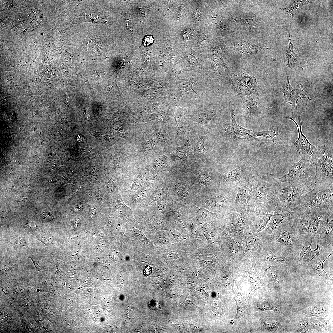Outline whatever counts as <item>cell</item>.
<instances>
[{"label": "cell", "mask_w": 333, "mask_h": 333, "mask_svg": "<svg viewBox=\"0 0 333 333\" xmlns=\"http://www.w3.org/2000/svg\"><path fill=\"white\" fill-rule=\"evenodd\" d=\"M174 84L176 88L175 95L176 102L179 100L185 92L190 91L191 90H192L197 95H198L196 92L192 88L193 84L190 82L183 81V82H177Z\"/></svg>", "instance_id": "44dd1931"}, {"label": "cell", "mask_w": 333, "mask_h": 333, "mask_svg": "<svg viewBox=\"0 0 333 333\" xmlns=\"http://www.w3.org/2000/svg\"><path fill=\"white\" fill-rule=\"evenodd\" d=\"M247 169L244 166H237L230 171L227 174L228 181L232 185L236 186L240 179L247 172Z\"/></svg>", "instance_id": "ffe728a7"}, {"label": "cell", "mask_w": 333, "mask_h": 333, "mask_svg": "<svg viewBox=\"0 0 333 333\" xmlns=\"http://www.w3.org/2000/svg\"><path fill=\"white\" fill-rule=\"evenodd\" d=\"M253 176L246 174L236 185L237 193L233 207H237L252 201V190Z\"/></svg>", "instance_id": "30bf717a"}, {"label": "cell", "mask_w": 333, "mask_h": 333, "mask_svg": "<svg viewBox=\"0 0 333 333\" xmlns=\"http://www.w3.org/2000/svg\"><path fill=\"white\" fill-rule=\"evenodd\" d=\"M195 136V134H193L189 136L184 145L178 148V150L180 154H183L186 153L191 149L193 140Z\"/></svg>", "instance_id": "83f0119b"}, {"label": "cell", "mask_w": 333, "mask_h": 333, "mask_svg": "<svg viewBox=\"0 0 333 333\" xmlns=\"http://www.w3.org/2000/svg\"><path fill=\"white\" fill-rule=\"evenodd\" d=\"M292 224L281 227L274 232L268 235L267 239L269 241L280 243L288 248L294 255L298 256L302 244L298 238L293 235L292 231Z\"/></svg>", "instance_id": "52a82bcc"}, {"label": "cell", "mask_w": 333, "mask_h": 333, "mask_svg": "<svg viewBox=\"0 0 333 333\" xmlns=\"http://www.w3.org/2000/svg\"><path fill=\"white\" fill-rule=\"evenodd\" d=\"M235 113L232 109L230 111V120L226 126V130L231 137L236 139L251 138L252 130L245 128L238 125L235 120Z\"/></svg>", "instance_id": "4fadbf2b"}, {"label": "cell", "mask_w": 333, "mask_h": 333, "mask_svg": "<svg viewBox=\"0 0 333 333\" xmlns=\"http://www.w3.org/2000/svg\"><path fill=\"white\" fill-rule=\"evenodd\" d=\"M40 218L43 221H49L52 219L51 214L47 212H43L40 215Z\"/></svg>", "instance_id": "7bdbcfd3"}, {"label": "cell", "mask_w": 333, "mask_h": 333, "mask_svg": "<svg viewBox=\"0 0 333 333\" xmlns=\"http://www.w3.org/2000/svg\"><path fill=\"white\" fill-rule=\"evenodd\" d=\"M265 260L273 264L289 265L297 261L298 256L293 254L286 246L281 244L278 250H269L265 254Z\"/></svg>", "instance_id": "8fae6325"}, {"label": "cell", "mask_w": 333, "mask_h": 333, "mask_svg": "<svg viewBox=\"0 0 333 333\" xmlns=\"http://www.w3.org/2000/svg\"><path fill=\"white\" fill-rule=\"evenodd\" d=\"M325 321L322 320H315L313 321V325L315 327H320L324 325Z\"/></svg>", "instance_id": "681fc988"}, {"label": "cell", "mask_w": 333, "mask_h": 333, "mask_svg": "<svg viewBox=\"0 0 333 333\" xmlns=\"http://www.w3.org/2000/svg\"><path fill=\"white\" fill-rule=\"evenodd\" d=\"M236 301L237 304V312L238 315H241L243 312V310L245 307V301L243 298L238 297Z\"/></svg>", "instance_id": "e575fe53"}, {"label": "cell", "mask_w": 333, "mask_h": 333, "mask_svg": "<svg viewBox=\"0 0 333 333\" xmlns=\"http://www.w3.org/2000/svg\"><path fill=\"white\" fill-rule=\"evenodd\" d=\"M84 115L85 118L88 120H90V116L88 111L86 108L84 109Z\"/></svg>", "instance_id": "680465c9"}, {"label": "cell", "mask_w": 333, "mask_h": 333, "mask_svg": "<svg viewBox=\"0 0 333 333\" xmlns=\"http://www.w3.org/2000/svg\"><path fill=\"white\" fill-rule=\"evenodd\" d=\"M146 191L145 187H142L138 192L137 194V198L139 199H142L146 196Z\"/></svg>", "instance_id": "bcb514c9"}, {"label": "cell", "mask_w": 333, "mask_h": 333, "mask_svg": "<svg viewBox=\"0 0 333 333\" xmlns=\"http://www.w3.org/2000/svg\"><path fill=\"white\" fill-rule=\"evenodd\" d=\"M203 233L207 240L209 242L212 241L214 236L213 233L204 225H202Z\"/></svg>", "instance_id": "836d02e7"}, {"label": "cell", "mask_w": 333, "mask_h": 333, "mask_svg": "<svg viewBox=\"0 0 333 333\" xmlns=\"http://www.w3.org/2000/svg\"><path fill=\"white\" fill-rule=\"evenodd\" d=\"M152 272L151 268L149 266H146L144 269V273L146 275H149Z\"/></svg>", "instance_id": "f5cc1de1"}, {"label": "cell", "mask_w": 333, "mask_h": 333, "mask_svg": "<svg viewBox=\"0 0 333 333\" xmlns=\"http://www.w3.org/2000/svg\"><path fill=\"white\" fill-rule=\"evenodd\" d=\"M210 17L212 21L214 23H216L219 18V16L213 12H212L210 13Z\"/></svg>", "instance_id": "f907efd6"}, {"label": "cell", "mask_w": 333, "mask_h": 333, "mask_svg": "<svg viewBox=\"0 0 333 333\" xmlns=\"http://www.w3.org/2000/svg\"><path fill=\"white\" fill-rule=\"evenodd\" d=\"M325 311L324 307L322 306L315 307L313 309L310 315L311 316H319L324 314Z\"/></svg>", "instance_id": "1f68e13d"}, {"label": "cell", "mask_w": 333, "mask_h": 333, "mask_svg": "<svg viewBox=\"0 0 333 333\" xmlns=\"http://www.w3.org/2000/svg\"><path fill=\"white\" fill-rule=\"evenodd\" d=\"M220 112V110H210L203 113L191 116L190 118L193 121L203 126L208 131V126L209 122L213 117Z\"/></svg>", "instance_id": "ac0fdd59"}, {"label": "cell", "mask_w": 333, "mask_h": 333, "mask_svg": "<svg viewBox=\"0 0 333 333\" xmlns=\"http://www.w3.org/2000/svg\"><path fill=\"white\" fill-rule=\"evenodd\" d=\"M241 97L243 104L245 114L248 116L254 114L257 110V104L252 97L247 94H239Z\"/></svg>", "instance_id": "d6986e66"}, {"label": "cell", "mask_w": 333, "mask_h": 333, "mask_svg": "<svg viewBox=\"0 0 333 333\" xmlns=\"http://www.w3.org/2000/svg\"><path fill=\"white\" fill-rule=\"evenodd\" d=\"M41 237V238H40V240H41V241L43 240V242H45L46 243H47V244H48L52 242L50 238H49L48 237H47L46 236H43Z\"/></svg>", "instance_id": "db71d44e"}, {"label": "cell", "mask_w": 333, "mask_h": 333, "mask_svg": "<svg viewBox=\"0 0 333 333\" xmlns=\"http://www.w3.org/2000/svg\"><path fill=\"white\" fill-rule=\"evenodd\" d=\"M232 84L239 94H247L258 98L260 87L254 76L242 73L240 76H231Z\"/></svg>", "instance_id": "9c48e42d"}, {"label": "cell", "mask_w": 333, "mask_h": 333, "mask_svg": "<svg viewBox=\"0 0 333 333\" xmlns=\"http://www.w3.org/2000/svg\"><path fill=\"white\" fill-rule=\"evenodd\" d=\"M117 205L118 208L127 216H132V211L131 209L125 204L121 199L118 200Z\"/></svg>", "instance_id": "f1b7e54d"}, {"label": "cell", "mask_w": 333, "mask_h": 333, "mask_svg": "<svg viewBox=\"0 0 333 333\" xmlns=\"http://www.w3.org/2000/svg\"><path fill=\"white\" fill-rule=\"evenodd\" d=\"M227 68L224 62L222 59L214 58L212 60L211 69L215 73L221 75L223 71Z\"/></svg>", "instance_id": "cb8c5ba5"}, {"label": "cell", "mask_w": 333, "mask_h": 333, "mask_svg": "<svg viewBox=\"0 0 333 333\" xmlns=\"http://www.w3.org/2000/svg\"><path fill=\"white\" fill-rule=\"evenodd\" d=\"M107 187L108 191L110 192L113 191V187L112 183L111 182L108 183L107 185Z\"/></svg>", "instance_id": "6f0895ef"}, {"label": "cell", "mask_w": 333, "mask_h": 333, "mask_svg": "<svg viewBox=\"0 0 333 333\" xmlns=\"http://www.w3.org/2000/svg\"><path fill=\"white\" fill-rule=\"evenodd\" d=\"M171 234L173 236L175 240L176 241L182 240L183 238V236L182 234L176 231H171Z\"/></svg>", "instance_id": "ee69618b"}, {"label": "cell", "mask_w": 333, "mask_h": 333, "mask_svg": "<svg viewBox=\"0 0 333 333\" xmlns=\"http://www.w3.org/2000/svg\"><path fill=\"white\" fill-rule=\"evenodd\" d=\"M142 183V180L138 177L135 178L133 181L131 187L133 190L136 191L140 187Z\"/></svg>", "instance_id": "b9f144b4"}, {"label": "cell", "mask_w": 333, "mask_h": 333, "mask_svg": "<svg viewBox=\"0 0 333 333\" xmlns=\"http://www.w3.org/2000/svg\"><path fill=\"white\" fill-rule=\"evenodd\" d=\"M298 207L333 209V184H314L313 188L302 197Z\"/></svg>", "instance_id": "277c9868"}, {"label": "cell", "mask_w": 333, "mask_h": 333, "mask_svg": "<svg viewBox=\"0 0 333 333\" xmlns=\"http://www.w3.org/2000/svg\"><path fill=\"white\" fill-rule=\"evenodd\" d=\"M163 257L165 259L168 260H175L179 257L180 256L177 253L170 251L166 253L163 255Z\"/></svg>", "instance_id": "8d00e7d4"}, {"label": "cell", "mask_w": 333, "mask_h": 333, "mask_svg": "<svg viewBox=\"0 0 333 333\" xmlns=\"http://www.w3.org/2000/svg\"><path fill=\"white\" fill-rule=\"evenodd\" d=\"M177 110L176 114L174 118L178 127L176 134L178 135L183 138L186 131L188 129V123L184 113L183 108L178 105H176Z\"/></svg>", "instance_id": "e0dca14e"}, {"label": "cell", "mask_w": 333, "mask_h": 333, "mask_svg": "<svg viewBox=\"0 0 333 333\" xmlns=\"http://www.w3.org/2000/svg\"><path fill=\"white\" fill-rule=\"evenodd\" d=\"M187 62L192 66H195L199 64L198 59L195 55H189L186 58Z\"/></svg>", "instance_id": "d590c367"}, {"label": "cell", "mask_w": 333, "mask_h": 333, "mask_svg": "<svg viewBox=\"0 0 333 333\" xmlns=\"http://www.w3.org/2000/svg\"><path fill=\"white\" fill-rule=\"evenodd\" d=\"M197 212L200 215L203 216L207 217H209L212 216L213 213L209 211L208 210L203 208L196 207Z\"/></svg>", "instance_id": "f35d334b"}, {"label": "cell", "mask_w": 333, "mask_h": 333, "mask_svg": "<svg viewBox=\"0 0 333 333\" xmlns=\"http://www.w3.org/2000/svg\"><path fill=\"white\" fill-rule=\"evenodd\" d=\"M260 309L262 310H272L277 311H279L278 308L276 306L268 302L261 303L259 304Z\"/></svg>", "instance_id": "d6a6232c"}, {"label": "cell", "mask_w": 333, "mask_h": 333, "mask_svg": "<svg viewBox=\"0 0 333 333\" xmlns=\"http://www.w3.org/2000/svg\"><path fill=\"white\" fill-rule=\"evenodd\" d=\"M162 195V191L160 189H158L155 191L153 194L151 199L154 201H158L161 199Z\"/></svg>", "instance_id": "ab89813d"}, {"label": "cell", "mask_w": 333, "mask_h": 333, "mask_svg": "<svg viewBox=\"0 0 333 333\" xmlns=\"http://www.w3.org/2000/svg\"><path fill=\"white\" fill-rule=\"evenodd\" d=\"M249 285L253 289H256L261 287V284L259 280L255 276H251L249 279Z\"/></svg>", "instance_id": "4dcf8cb0"}, {"label": "cell", "mask_w": 333, "mask_h": 333, "mask_svg": "<svg viewBox=\"0 0 333 333\" xmlns=\"http://www.w3.org/2000/svg\"><path fill=\"white\" fill-rule=\"evenodd\" d=\"M328 209L298 207L294 210V219L292 226V231L296 237L305 235L313 241L319 239L318 232L320 220L327 212Z\"/></svg>", "instance_id": "6da1fadb"}, {"label": "cell", "mask_w": 333, "mask_h": 333, "mask_svg": "<svg viewBox=\"0 0 333 333\" xmlns=\"http://www.w3.org/2000/svg\"><path fill=\"white\" fill-rule=\"evenodd\" d=\"M253 132V134L252 135H251V138L260 137L272 139L276 138L277 135L276 131L273 129H270L261 131Z\"/></svg>", "instance_id": "484cf974"}, {"label": "cell", "mask_w": 333, "mask_h": 333, "mask_svg": "<svg viewBox=\"0 0 333 333\" xmlns=\"http://www.w3.org/2000/svg\"><path fill=\"white\" fill-rule=\"evenodd\" d=\"M311 162L316 168L313 178L314 184L329 185L333 184V158L332 148L325 144L315 146L311 156Z\"/></svg>", "instance_id": "3957f363"}, {"label": "cell", "mask_w": 333, "mask_h": 333, "mask_svg": "<svg viewBox=\"0 0 333 333\" xmlns=\"http://www.w3.org/2000/svg\"><path fill=\"white\" fill-rule=\"evenodd\" d=\"M234 49L241 57H248L250 55L257 54L263 50L267 49L258 47L251 43L242 41L234 47Z\"/></svg>", "instance_id": "2e32d148"}, {"label": "cell", "mask_w": 333, "mask_h": 333, "mask_svg": "<svg viewBox=\"0 0 333 333\" xmlns=\"http://www.w3.org/2000/svg\"><path fill=\"white\" fill-rule=\"evenodd\" d=\"M213 306L214 309L215 311H218L220 308V304L218 302L215 301L214 302Z\"/></svg>", "instance_id": "11a10c76"}, {"label": "cell", "mask_w": 333, "mask_h": 333, "mask_svg": "<svg viewBox=\"0 0 333 333\" xmlns=\"http://www.w3.org/2000/svg\"><path fill=\"white\" fill-rule=\"evenodd\" d=\"M285 118L289 119L292 120L295 123L298 130V139L294 144V146L296 148L297 150L300 153H303L306 152L308 156H311L314 153L315 146L311 144L307 138L303 135L302 131V126L303 124L302 120L298 124L292 117H285Z\"/></svg>", "instance_id": "9a60e30c"}, {"label": "cell", "mask_w": 333, "mask_h": 333, "mask_svg": "<svg viewBox=\"0 0 333 333\" xmlns=\"http://www.w3.org/2000/svg\"><path fill=\"white\" fill-rule=\"evenodd\" d=\"M26 225L27 227H29L32 230H34L37 228V226L36 224H34L33 222H27L26 224Z\"/></svg>", "instance_id": "816d5d0a"}, {"label": "cell", "mask_w": 333, "mask_h": 333, "mask_svg": "<svg viewBox=\"0 0 333 333\" xmlns=\"http://www.w3.org/2000/svg\"><path fill=\"white\" fill-rule=\"evenodd\" d=\"M131 231L136 238L141 242L148 245H150L152 241L146 237L143 232L135 229L134 227Z\"/></svg>", "instance_id": "4316f807"}, {"label": "cell", "mask_w": 333, "mask_h": 333, "mask_svg": "<svg viewBox=\"0 0 333 333\" xmlns=\"http://www.w3.org/2000/svg\"><path fill=\"white\" fill-rule=\"evenodd\" d=\"M333 253L332 250L331 251L330 254L327 256L321 258L317 263L318 266L317 268H314L312 267L314 269L317 271V274L319 276L321 277L322 279L325 282L330 278V274L324 271L323 268V264L324 261L333 254Z\"/></svg>", "instance_id": "603a6c76"}, {"label": "cell", "mask_w": 333, "mask_h": 333, "mask_svg": "<svg viewBox=\"0 0 333 333\" xmlns=\"http://www.w3.org/2000/svg\"><path fill=\"white\" fill-rule=\"evenodd\" d=\"M319 240L327 244L333 243V210L328 209L319 225Z\"/></svg>", "instance_id": "7c38bea8"}, {"label": "cell", "mask_w": 333, "mask_h": 333, "mask_svg": "<svg viewBox=\"0 0 333 333\" xmlns=\"http://www.w3.org/2000/svg\"><path fill=\"white\" fill-rule=\"evenodd\" d=\"M282 268V266H267L265 268V271L274 282L280 283L283 282V269Z\"/></svg>", "instance_id": "7402d4cb"}, {"label": "cell", "mask_w": 333, "mask_h": 333, "mask_svg": "<svg viewBox=\"0 0 333 333\" xmlns=\"http://www.w3.org/2000/svg\"><path fill=\"white\" fill-rule=\"evenodd\" d=\"M270 183L272 189L283 206L294 210L298 205L302 197L314 187L313 180L280 182L274 181L270 174Z\"/></svg>", "instance_id": "7a4b0ae2"}, {"label": "cell", "mask_w": 333, "mask_h": 333, "mask_svg": "<svg viewBox=\"0 0 333 333\" xmlns=\"http://www.w3.org/2000/svg\"><path fill=\"white\" fill-rule=\"evenodd\" d=\"M205 133L202 132H199L198 141L195 147V150L196 153L201 155L205 154L207 151V150L204 146L205 141L207 139Z\"/></svg>", "instance_id": "d4e9b609"}, {"label": "cell", "mask_w": 333, "mask_h": 333, "mask_svg": "<svg viewBox=\"0 0 333 333\" xmlns=\"http://www.w3.org/2000/svg\"><path fill=\"white\" fill-rule=\"evenodd\" d=\"M230 14L234 20L237 23L241 25L246 26H254L256 24V19L255 17L251 19H243L240 18V20H237L234 18Z\"/></svg>", "instance_id": "f546056e"}, {"label": "cell", "mask_w": 333, "mask_h": 333, "mask_svg": "<svg viewBox=\"0 0 333 333\" xmlns=\"http://www.w3.org/2000/svg\"><path fill=\"white\" fill-rule=\"evenodd\" d=\"M312 242L311 240L310 245L307 247L302 245L299 259L297 262L304 265H315L317 264L321 258L326 256L327 254L333 250V244H325L319 240L316 242V248L312 250L311 246Z\"/></svg>", "instance_id": "8992f818"}, {"label": "cell", "mask_w": 333, "mask_h": 333, "mask_svg": "<svg viewBox=\"0 0 333 333\" xmlns=\"http://www.w3.org/2000/svg\"><path fill=\"white\" fill-rule=\"evenodd\" d=\"M299 331L300 332H305L308 330V323L305 320L301 321L298 327Z\"/></svg>", "instance_id": "60d3db41"}, {"label": "cell", "mask_w": 333, "mask_h": 333, "mask_svg": "<svg viewBox=\"0 0 333 333\" xmlns=\"http://www.w3.org/2000/svg\"><path fill=\"white\" fill-rule=\"evenodd\" d=\"M193 17L196 20L200 21L202 20V17L201 13L199 11L195 12L193 14Z\"/></svg>", "instance_id": "c3c4849f"}, {"label": "cell", "mask_w": 333, "mask_h": 333, "mask_svg": "<svg viewBox=\"0 0 333 333\" xmlns=\"http://www.w3.org/2000/svg\"><path fill=\"white\" fill-rule=\"evenodd\" d=\"M153 41L154 39L152 36H147L145 37L144 40L143 44L144 46H147L152 44Z\"/></svg>", "instance_id": "f6af8a7d"}, {"label": "cell", "mask_w": 333, "mask_h": 333, "mask_svg": "<svg viewBox=\"0 0 333 333\" xmlns=\"http://www.w3.org/2000/svg\"><path fill=\"white\" fill-rule=\"evenodd\" d=\"M299 88L297 90H294L290 84L288 78L287 77V81L284 88L280 91L284 95L285 102L290 103L293 107L297 109V103L298 100L302 98H306L311 100L309 98V94L306 91L302 89V84L299 85Z\"/></svg>", "instance_id": "5bb4252c"}, {"label": "cell", "mask_w": 333, "mask_h": 333, "mask_svg": "<svg viewBox=\"0 0 333 333\" xmlns=\"http://www.w3.org/2000/svg\"><path fill=\"white\" fill-rule=\"evenodd\" d=\"M191 327L193 330H199L201 328L200 326L198 323H193L191 325Z\"/></svg>", "instance_id": "9f6ffc18"}, {"label": "cell", "mask_w": 333, "mask_h": 333, "mask_svg": "<svg viewBox=\"0 0 333 333\" xmlns=\"http://www.w3.org/2000/svg\"><path fill=\"white\" fill-rule=\"evenodd\" d=\"M301 159L292 165L288 172L286 175L278 178H272L275 181L280 182H291L300 181L313 180L315 173L313 170L314 165L308 159L305 154Z\"/></svg>", "instance_id": "5b68a950"}, {"label": "cell", "mask_w": 333, "mask_h": 333, "mask_svg": "<svg viewBox=\"0 0 333 333\" xmlns=\"http://www.w3.org/2000/svg\"><path fill=\"white\" fill-rule=\"evenodd\" d=\"M166 163L163 160L160 159L158 160L153 165V168L157 171H161L165 167Z\"/></svg>", "instance_id": "74e56055"}, {"label": "cell", "mask_w": 333, "mask_h": 333, "mask_svg": "<svg viewBox=\"0 0 333 333\" xmlns=\"http://www.w3.org/2000/svg\"><path fill=\"white\" fill-rule=\"evenodd\" d=\"M265 180L261 177L253 176L252 201L255 203L280 204V201L272 189L267 187Z\"/></svg>", "instance_id": "ba28073f"}, {"label": "cell", "mask_w": 333, "mask_h": 333, "mask_svg": "<svg viewBox=\"0 0 333 333\" xmlns=\"http://www.w3.org/2000/svg\"><path fill=\"white\" fill-rule=\"evenodd\" d=\"M25 242L23 238L21 236L17 237L15 240V243L18 247L23 246L25 245Z\"/></svg>", "instance_id": "7dc6e473"}]
</instances>
